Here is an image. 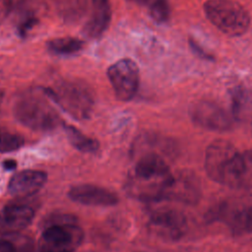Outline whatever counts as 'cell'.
<instances>
[{
  "label": "cell",
  "instance_id": "cell-1",
  "mask_svg": "<svg viewBox=\"0 0 252 252\" xmlns=\"http://www.w3.org/2000/svg\"><path fill=\"white\" fill-rule=\"evenodd\" d=\"M205 169L217 183L241 187L244 172V155L225 140L212 142L205 153Z\"/></svg>",
  "mask_w": 252,
  "mask_h": 252
},
{
  "label": "cell",
  "instance_id": "cell-2",
  "mask_svg": "<svg viewBox=\"0 0 252 252\" xmlns=\"http://www.w3.org/2000/svg\"><path fill=\"white\" fill-rule=\"evenodd\" d=\"M51 100L44 89L28 90L16 99L13 114L22 125L32 130H52L61 123V118Z\"/></svg>",
  "mask_w": 252,
  "mask_h": 252
},
{
  "label": "cell",
  "instance_id": "cell-3",
  "mask_svg": "<svg viewBox=\"0 0 252 252\" xmlns=\"http://www.w3.org/2000/svg\"><path fill=\"white\" fill-rule=\"evenodd\" d=\"M44 90L50 98L73 118L85 120L91 116L94 106V95L84 82L64 80Z\"/></svg>",
  "mask_w": 252,
  "mask_h": 252
},
{
  "label": "cell",
  "instance_id": "cell-4",
  "mask_svg": "<svg viewBox=\"0 0 252 252\" xmlns=\"http://www.w3.org/2000/svg\"><path fill=\"white\" fill-rule=\"evenodd\" d=\"M134 177L141 185V198L157 200L163 198L172 174L163 158L150 153L143 156L135 164Z\"/></svg>",
  "mask_w": 252,
  "mask_h": 252
},
{
  "label": "cell",
  "instance_id": "cell-5",
  "mask_svg": "<svg viewBox=\"0 0 252 252\" xmlns=\"http://www.w3.org/2000/svg\"><path fill=\"white\" fill-rule=\"evenodd\" d=\"M204 11L209 21L229 36L244 34L250 26V15L234 0H207Z\"/></svg>",
  "mask_w": 252,
  "mask_h": 252
},
{
  "label": "cell",
  "instance_id": "cell-6",
  "mask_svg": "<svg viewBox=\"0 0 252 252\" xmlns=\"http://www.w3.org/2000/svg\"><path fill=\"white\" fill-rule=\"evenodd\" d=\"M83 241V230L75 219L61 216L59 221L49 223L41 234V251L74 252Z\"/></svg>",
  "mask_w": 252,
  "mask_h": 252
},
{
  "label": "cell",
  "instance_id": "cell-7",
  "mask_svg": "<svg viewBox=\"0 0 252 252\" xmlns=\"http://www.w3.org/2000/svg\"><path fill=\"white\" fill-rule=\"evenodd\" d=\"M107 77L116 97L122 101L132 99L139 89V69L131 59H120L107 69Z\"/></svg>",
  "mask_w": 252,
  "mask_h": 252
},
{
  "label": "cell",
  "instance_id": "cell-8",
  "mask_svg": "<svg viewBox=\"0 0 252 252\" xmlns=\"http://www.w3.org/2000/svg\"><path fill=\"white\" fill-rule=\"evenodd\" d=\"M189 113L195 124L211 131L223 132L232 126V119L228 112L219 104L209 100L195 102L190 107Z\"/></svg>",
  "mask_w": 252,
  "mask_h": 252
},
{
  "label": "cell",
  "instance_id": "cell-9",
  "mask_svg": "<svg viewBox=\"0 0 252 252\" xmlns=\"http://www.w3.org/2000/svg\"><path fill=\"white\" fill-rule=\"evenodd\" d=\"M150 228L159 237L168 240L180 239L187 230L186 217L174 209H160L152 214Z\"/></svg>",
  "mask_w": 252,
  "mask_h": 252
},
{
  "label": "cell",
  "instance_id": "cell-10",
  "mask_svg": "<svg viewBox=\"0 0 252 252\" xmlns=\"http://www.w3.org/2000/svg\"><path fill=\"white\" fill-rule=\"evenodd\" d=\"M201 194V183L198 176L190 170H182L175 175L172 174L163 198L185 205H193L199 201Z\"/></svg>",
  "mask_w": 252,
  "mask_h": 252
},
{
  "label": "cell",
  "instance_id": "cell-11",
  "mask_svg": "<svg viewBox=\"0 0 252 252\" xmlns=\"http://www.w3.org/2000/svg\"><path fill=\"white\" fill-rule=\"evenodd\" d=\"M68 196L73 202L86 206L109 207L119 202V198L115 192L94 184L73 186L69 190Z\"/></svg>",
  "mask_w": 252,
  "mask_h": 252
},
{
  "label": "cell",
  "instance_id": "cell-12",
  "mask_svg": "<svg viewBox=\"0 0 252 252\" xmlns=\"http://www.w3.org/2000/svg\"><path fill=\"white\" fill-rule=\"evenodd\" d=\"M46 180V172L25 169L11 177L8 183V192L16 197H29L38 192L44 186Z\"/></svg>",
  "mask_w": 252,
  "mask_h": 252
},
{
  "label": "cell",
  "instance_id": "cell-13",
  "mask_svg": "<svg viewBox=\"0 0 252 252\" xmlns=\"http://www.w3.org/2000/svg\"><path fill=\"white\" fill-rule=\"evenodd\" d=\"M34 216L33 210L23 204H10L0 212V234H11L26 228Z\"/></svg>",
  "mask_w": 252,
  "mask_h": 252
},
{
  "label": "cell",
  "instance_id": "cell-14",
  "mask_svg": "<svg viewBox=\"0 0 252 252\" xmlns=\"http://www.w3.org/2000/svg\"><path fill=\"white\" fill-rule=\"evenodd\" d=\"M111 20L109 2L93 5L90 18L84 27V33L91 38L99 37L108 28Z\"/></svg>",
  "mask_w": 252,
  "mask_h": 252
},
{
  "label": "cell",
  "instance_id": "cell-15",
  "mask_svg": "<svg viewBox=\"0 0 252 252\" xmlns=\"http://www.w3.org/2000/svg\"><path fill=\"white\" fill-rule=\"evenodd\" d=\"M64 131L70 144L82 153H94L98 150V142L87 136L73 125H64Z\"/></svg>",
  "mask_w": 252,
  "mask_h": 252
},
{
  "label": "cell",
  "instance_id": "cell-16",
  "mask_svg": "<svg viewBox=\"0 0 252 252\" xmlns=\"http://www.w3.org/2000/svg\"><path fill=\"white\" fill-rule=\"evenodd\" d=\"M85 43L83 40L73 36L57 37L47 42V49L56 55H72L81 51Z\"/></svg>",
  "mask_w": 252,
  "mask_h": 252
},
{
  "label": "cell",
  "instance_id": "cell-17",
  "mask_svg": "<svg viewBox=\"0 0 252 252\" xmlns=\"http://www.w3.org/2000/svg\"><path fill=\"white\" fill-rule=\"evenodd\" d=\"M229 223L235 234L252 233V205L237 211L231 217Z\"/></svg>",
  "mask_w": 252,
  "mask_h": 252
},
{
  "label": "cell",
  "instance_id": "cell-18",
  "mask_svg": "<svg viewBox=\"0 0 252 252\" xmlns=\"http://www.w3.org/2000/svg\"><path fill=\"white\" fill-rule=\"evenodd\" d=\"M148 7L152 18L158 23L166 22L169 17V5L167 0H133Z\"/></svg>",
  "mask_w": 252,
  "mask_h": 252
},
{
  "label": "cell",
  "instance_id": "cell-19",
  "mask_svg": "<svg viewBox=\"0 0 252 252\" xmlns=\"http://www.w3.org/2000/svg\"><path fill=\"white\" fill-rule=\"evenodd\" d=\"M25 144L24 137L18 133L0 127V153H10L19 150Z\"/></svg>",
  "mask_w": 252,
  "mask_h": 252
},
{
  "label": "cell",
  "instance_id": "cell-20",
  "mask_svg": "<svg viewBox=\"0 0 252 252\" xmlns=\"http://www.w3.org/2000/svg\"><path fill=\"white\" fill-rule=\"evenodd\" d=\"M244 172L241 187H252V151L243 153Z\"/></svg>",
  "mask_w": 252,
  "mask_h": 252
},
{
  "label": "cell",
  "instance_id": "cell-21",
  "mask_svg": "<svg viewBox=\"0 0 252 252\" xmlns=\"http://www.w3.org/2000/svg\"><path fill=\"white\" fill-rule=\"evenodd\" d=\"M36 23V19L32 16H29L27 17L19 26V32L22 36L26 35V33L35 25Z\"/></svg>",
  "mask_w": 252,
  "mask_h": 252
},
{
  "label": "cell",
  "instance_id": "cell-22",
  "mask_svg": "<svg viewBox=\"0 0 252 252\" xmlns=\"http://www.w3.org/2000/svg\"><path fill=\"white\" fill-rule=\"evenodd\" d=\"M0 252H17V250L12 242L0 239Z\"/></svg>",
  "mask_w": 252,
  "mask_h": 252
},
{
  "label": "cell",
  "instance_id": "cell-23",
  "mask_svg": "<svg viewBox=\"0 0 252 252\" xmlns=\"http://www.w3.org/2000/svg\"><path fill=\"white\" fill-rule=\"evenodd\" d=\"M3 166L7 169V170H11V169H15L17 166V162L14 159H6L3 162Z\"/></svg>",
  "mask_w": 252,
  "mask_h": 252
},
{
  "label": "cell",
  "instance_id": "cell-24",
  "mask_svg": "<svg viewBox=\"0 0 252 252\" xmlns=\"http://www.w3.org/2000/svg\"><path fill=\"white\" fill-rule=\"evenodd\" d=\"M3 98H4V92L2 89H0V107H1V104L3 101Z\"/></svg>",
  "mask_w": 252,
  "mask_h": 252
},
{
  "label": "cell",
  "instance_id": "cell-25",
  "mask_svg": "<svg viewBox=\"0 0 252 252\" xmlns=\"http://www.w3.org/2000/svg\"><path fill=\"white\" fill-rule=\"evenodd\" d=\"M40 252H46V251H40Z\"/></svg>",
  "mask_w": 252,
  "mask_h": 252
}]
</instances>
